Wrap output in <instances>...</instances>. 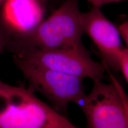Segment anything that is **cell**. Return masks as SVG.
Masks as SVG:
<instances>
[{"label":"cell","instance_id":"6da1fadb","mask_svg":"<svg viewBox=\"0 0 128 128\" xmlns=\"http://www.w3.org/2000/svg\"><path fill=\"white\" fill-rule=\"evenodd\" d=\"M82 13L77 0H66L31 31L12 36L7 48L16 55L30 49L83 46Z\"/></svg>","mask_w":128,"mask_h":128},{"label":"cell","instance_id":"7a4b0ae2","mask_svg":"<svg viewBox=\"0 0 128 128\" xmlns=\"http://www.w3.org/2000/svg\"><path fill=\"white\" fill-rule=\"evenodd\" d=\"M0 128H79L30 88L0 81Z\"/></svg>","mask_w":128,"mask_h":128},{"label":"cell","instance_id":"3957f363","mask_svg":"<svg viewBox=\"0 0 128 128\" xmlns=\"http://www.w3.org/2000/svg\"><path fill=\"white\" fill-rule=\"evenodd\" d=\"M13 58L29 88L42 94L56 108L66 111L70 103L79 104L86 95L83 79L35 66L16 56Z\"/></svg>","mask_w":128,"mask_h":128},{"label":"cell","instance_id":"277c9868","mask_svg":"<svg viewBox=\"0 0 128 128\" xmlns=\"http://www.w3.org/2000/svg\"><path fill=\"white\" fill-rule=\"evenodd\" d=\"M14 56L35 66L92 81L102 80L106 69L92 60L84 46L54 49H30Z\"/></svg>","mask_w":128,"mask_h":128},{"label":"cell","instance_id":"5b68a950","mask_svg":"<svg viewBox=\"0 0 128 128\" xmlns=\"http://www.w3.org/2000/svg\"><path fill=\"white\" fill-rule=\"evenodd\" d=\"M87 128H127V116L122 100L110 81H93L88 93L79 103Z\"/></svg>","mask_w":128,"mask_h":128},{"label":"cell","instance_id":"8992f818","mask_svg":"<svg viewBox=\"0 0 128 128\" xmlns=\"http://www.w3.org/2000/svg\"><path fill=\"white\" fill-rule=\"evenodd\" d=\"M82 23L84 33L98 49L106 68L119 71L118 57L124 47L118 27L97 7L82 12Z\"/></svg>","mask_w":128,"mask_h":128},{"label":"cell","instance_id":"52a82bcc","mask_svg":"<svg viewBox=\"0 0 128 128\" xmlns=\"http://www.w3.org/2000/svg\"><path fill=\"white\" fill-rule=\"evenodd\" d=\"M0 8V18L12 36L28 33L44 18L42 0H6Z\"/></svg>","mask_w":128,"mask_h":128},{"label":"cell","instance_id":"ba28073f","mask_svg":"<svg viewBox=\"0 0 128 128\" xmlns=\"http://www.w3.org/2000/svg\"><path fill=\"white\" fill-rule=\"evenodd\" d=\"M106 71L108 74V76H109L110 81L116 87L120 96L123 103H124V108H125L126 110V116H127V128H128V95L126 92L124 87H123L122 85L119 82V80L117 79V78L114 76V74H113L108 69H107Z\"/></svg>","mask_w":128,"mask_h":128},{"label":"cell","instance_id":"9c48e42d","mask_svg":"<svg viewBox=\"0 0 128 128\" xmlns=\"http://www.w3.org/2000/svg\"><path fill=\"white\" fill-rule=\"evenodd\" d=\"M119 70L124 75L128 84V49L124 48L120 52L118 57Z\"/></svg>","mask_w":128,"mask_h":128},{"label":"cell","instance_id":"30bf717a","mask_svg":"<svg viewBox=\"0 0 128 128\" xmlns=\"http://www.w3.org/2000/svg\"><path fill=\"white\" fill-rule=\"evenodd\" d=\"M11 34L0 18V55L7 48L11 40Z\"/></svg>","mask_w":128,"mask_h":128},{"label":"cell","instance_id":"8fae6325","mask_svg":"<svg viewBox=\"0 0 128 128\" xmlns=\"http://www.w3.org/2000/svg\"><path fill=\"white\" fill-rule=\"evenodd\" d=\"M122 39L124 40L127 46L128 49V20L124 21L118 27Z\"/></svg>","mask_w":128,"mask_h":128},{"label":"cell","instance_id":"7c38bea8","mask_svg":"<svg viewBox=\"0 0 128 128\" xmlns=\"http://www.w3.org/2000/svg\"><path fill=\"white\" fill-rule=\"evenodd\" d=\"M92 5V7H100L106 5L113 4V3L128 1V0H87Z\"/></svg>","mask_w":128,"mask_h":128},{"label":"cell","instance_id":"4fadbf2b","mask_svg":"<svg viewBox=\"0 0 128 128\" xmlns=\"http://www.w3.org/2000/svg\"><path fill=\"white\" fill-rule=\"evenodd\" d=\"M5 1H6V0H0V7H1V6Z\"/></svg>","mask_w":128,"mask_h":128}]
</instances>
